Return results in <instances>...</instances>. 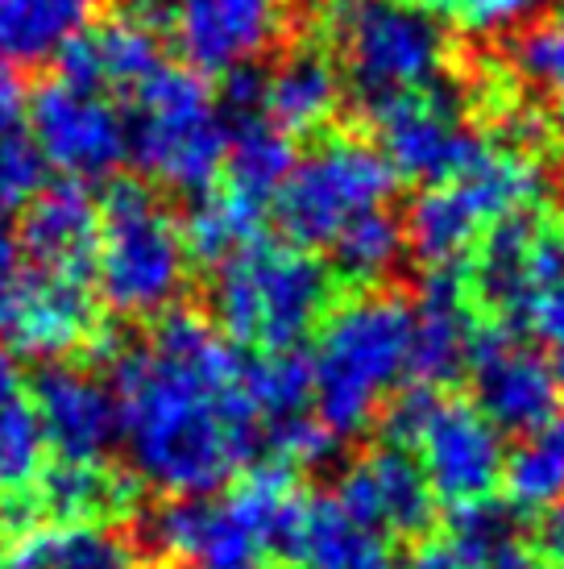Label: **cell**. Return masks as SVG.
<instances>
[{
    "label": "cell",
    "mask_w": 564,
    "mask_h": 569,
    "mask_svg": "<svg viewBox=\"0 0 564 569\" xmlns=\"http://www.w3.org/2000/svg\"><path fill=\"white\" fill-rule=\"evenodd\" d=\"M109 375L129 461L171 499L229 487L262 445L245 358L195 312H162L150 341L112 353Z\"/></svg>",
    "instance_id": "cell-1"
},
{
    "label": "cell",
    "mask_w": 564,
    "mask_h": 569,
    "mask_svg": "<svg viewBox=\"0 0 564 569\" xmlns=\"http://www.w3.org/2000/svg\"><path fill=\"white\" fill-rule=\"evenodd\" d=\"M299 503L295 470L282 461L250 466L229 482L224 499L179 495L145 520L158 557L183 569H262Z\"/></svg>",
    "instance_id": "cell-2"
},
{
    "label": "cell",
    "mask_w": 564,
    "mask_h": 569,
    "mask_svg": "<svg viewBox=\"0 0 564 569\" xmlns=\"http://www.w3.org/2000/svg\"><path fill=\"white\" fill-rule=\"evenodd\" d=\"M411 303L399 296H357L324 317L312 366V408L345 441L374 425L386 396L407 382Z\"/></svg>",
    "instance_id": "cell-3"
},
{
    "label": "cell",
    "mask_w": 564,
    "mask_h": 569,
    "mask_svg": "<svg viewBox=\"0 0 564 569\" xmlns=\"http://www.w3.org/2000/svg\"><path fill=\"white\" fill-rule=\"evenodd\" d=\"M332 300V270L303 246L253 238L224 258L212 279V317L236 349H299L324 320Z\"/></svg>",
    "instance_id": "cell-4"
},
{
    "label": "cell",
    "mask_w": 564,
    "mask_h": 569,
    "mask_svg": "<svg viewBox=\"0 0 564 569\" xmlns=\"http://www.w3.org/2000/svg\"><path fill=\"white\" fill-rule=\"evenodd\" d=\"M548 196V171L515 146H477L465 167L444 183L423 188L407 212V246L427 267H461L490 224L532 212Z\"/></svg>",
    "instance_id": "cell-5"
},
{
    "label": "cell",
    "mask_w": 564,
    "mask_h": 569,
    "mask_svg": "<svg viewBox=\"0 0 564 569\" xmlns=\"http://www.w3.org/2000/svg\"><path fill=\"white\" fill-rule=\"evenodd\" d=\"M188 250L179 224L141 183H112L100 200L95 296L117 317H162L188 287Z\"/></svg>",
    "instance_id": "cell-6"
},
{
    "label": "cell",
    "mask_w": 564,
    "mask_h": 569,
    "mask_svg": "<svg viewBox=\"0 0 564 569\" xmlns=\"http://www.w3.org/2000/svg\"><path fill=\"white\" fill-rule=\"evenodd\" d=\"M129 159L158 188L200 196L216 183L229 150V117L220 112L216 92L191 67L162 63L133 92Z\"/></svg>",
    "instance_id": "cell-7"
},
{
    "label": "cell",
    "mask_w": 564,
    "mask_h": 569,
    "mask_svg": "<svg viewBox=\"0 0 564 569\" xmlns=\"http://www.w3.org/2000/svg\"><path fill=\"white\" fill-rule=\"evenodd\" d=\"M477 291L506 325L532 332L564 387V224L535 221V212L490 224L477 253Z\"/></svg>",
    "instance_id": "cell-8"
},
{
    "label": "cell",
    "mask_w": 564,
    "mask_h": 569,
    "mask_svg": "<svg viewBox=\"0 0 564 569\" xmlns=\"http://www.w3.org/2000/svg\"><path fill=\"white\" fill-rule=\"evenodd\" d=\"M336 42L349 83L370 112L436 83L449 54L440 21L415 0H345L336 9Z\"/></svg>",
    "instance_id": "cell-9"
},
{
    "label": "cell",
    "mask_w": 564,
    "mask_h": 569,
    "mask_svg": "<svg viewBox=\"0 0 564 569\" xmlns=\"http://www.w3.org/2000/svg\"><path fill=\"white\" fill-rule=\"evenodd\" d=\"M394 445H411L436 503L470 507L490 499L502 482V432L477 411L473 399L411 391L391 411Z\"/></svg>",
    "instance_id": "cell-10"
},
{
    "label": "cell",
    "mask_w": 564,
    "mask_h": 569,
    "mask_svg": "<svg viewBox=\"0 0 564 569\" xmlns=\"http://www.w3.org/2000/svg\"><path fill=\"white\" fill-rule=\"evenodd\" d=\"M394 183L399 179L377 146L361 138H329L295 159L274 196L282 238L303 250H320L357 217L386 208Z\"/></svg>",
    "instance_id": "cell-11"
},
{
    "label": "cell",
    "mask_w": 564,
    "mask_h": 569,
    "mask_svg": "<svg viewBox=\"0 0 564 569\" xmlns=\"http://www.w3.org/2000/svg\"><path fill=\"white\" fill-rule=\"evenodd\" d=\"M0 341L9 353L63 362L100 341V300L83 274L21 267L0 283Z\"/></svg>",
    "instance_id": "cell-12"
},
{
    "label": "cell",
    "mask_w": 564,
    "mask_h": 569,
    "mask_svg": "<svg viewBox=\"0 0 564 569\" xmlns=\"http://www.w3.org/2000/svg\"><path fill=\"white\" fill-rule=\"evenodd\" d=\"M26 117L42 162L67 179H109L129 159V121L104 100V92L50 80L26 100Z\"/></svg>",
    "instance_id": "cell-13"
},
{
    "label": "cell",
    "mask_w": 564,
    "mask_h": 569,
    "mask_svg": "<svg viewBox=\"0 0 564 569\" xmlns=\"http://www.w3.org/2000/svg\"><path fill=\"white\" fill-rule=\"evenodd\" d=\"M158 30L171 33L191 71L253 63L279 38L286 0H133Z\"/></svg>",
    "instance_id": "cell-14"
},
{
    "label": "cell",
    "mask_w": 564,
    "mask_h": 569,
    "mask_svg": "<svg viewBox=\"0 0 564 569\" xmlns=\"http://www.w3.org/2000/svg\"><path fill=\"white\" fill-rule=\"evenodd\" d=\"M382 129V154L391 162L394 179L411 183H444L477 154V138L465 129L461 100L444 83H427L420 92L394 96L382 109H374Z\"/></svg>",
    "instance_id": "cell-15"
},
{
    "label": "cell",
    "mask_w": 564,
    "mask_h": 569,
    "mask_svg": "<svg viewBox=\"0 0 564 569\" xmlns=\"http://www.w3.org/2000/svg\"><path fill=\"white\" fill-rule=\"evenodd\" d=\"M465 366L473 375V403L498 432H532L561 408V379L548 358L506 325L473 332Z\"/></svg>",
    "instance_id": "cell-16"
},
{
    "label": "cell",
    "mask_w": 564,
    "mask_h": 569,
    "mask_svg": "<svg viewBox=\"0 0 564 569\" xmlns=\"http://www.w3.org/2000/svg\"><path fill=\"white\" fill-rule=\"evenodd\" d=\"M332 499L382 537H423L436 523V495L407 445H386L349 466Z\"/></svg>",
    "instance_id": "cell-17"
},
{
    "label": "cell",
    "mask_w": 564,
    "mask_h": 569,
    "mask_svg": "<svg viewBox=\"0 0 564 569\" xmlns=\"http://www.w3.org/2000/svg\"><path fill=\"white\" fill-rule=\"evenodd\" d=\"M30 403L59 458L104 461L121 445V403L112 387L79 366L50 362L38 370Z\"/></svg>",
    "instance_id": "cell-18"
},
{
    "label": "cell",
    "mask_w": 564,
    "mask_h": 569,
    "mask_svg": "<svg viewBox=\"0 0 564 569\" xmlns=\"http://www.w3.org/2000/svg\"><path fill=\"white\" fill-rule=\"evenodd\" d=\"M54 63H59V80L75 83V88L138 92L141 83L167 63V50H162V33L154 21L129 4L125 13L92 21L79 38H71L54 54Z\"/></svg>",
    "instance_id": "cell-19"
},
{
    "label": "cell",
    "mask_w": 564,
    "mask_h": 569,
    "mask_svg": "<svg viewBox=\"0 0 564 569\" xmlns=\"http://www.w3.org/2000/svg\"><path fill=\"white\" fill-rule=\"evenodd\" d=\"M470 279L461 267H427L420 308H411L407 382L420 391H440L465 370L470 358Z\"/></svg>",
    "instance_id": "cell-20"
},
{
    "label": "cell",
    "mask_w": 564,
    "mask_h": 569,
    "mask_svg": "<svg viewBox=\"0 0 564 569\" xmlns=\"http://www.w3.org/2000/svg\"><path fill=\"white\" fill-rule=\"evenodd\" d=\"M95 233H100V200L88 183L63 174L59 183H42L26 200V212L17 224V246H21V258H30L33 267L88 279L95 258Z\"/></svg>",
    "instance_id": "cell-21"
},
{
    "label": "cell",
    "mask_w": 564,
    "mask_h": 569,
    "mask_svg": "<svg viewBox=\"0 0 564 569\" xmlns=\"http://www.w3.org/2000/svg\"><path fill=\"white\" fill-rule=\"evenodd\" d=\"M274 553L295 569H403L391 540L361 528L332 495H299Z\"/></svg>",
    "instance_id": "cell-22"
},
{
    "label": "cell",
    "mask_w": 564,
    "mask_h": 569,
    "mask_svg": "<svg viewBox=\"0 0 564 569\" xmlns=\"http://www.w3.org/2000/svg\"><path fill=\"white\" fill-rule=\"evenodd\" d=\"M4 569H138V545L112 523H30L4 553Z\"/></svg>",
    "instance_id": "cell-23"
},
{
    "label": "cell",
    "mask_w": 564,
    "mask_h": 569,
    "mask_svg": "<svg viewBox=\"0 0 564 569\" xmlns=\"http://www.w3.org/2000/svg\"><path fill=\"white\" fill-rule=\"evenodd\" d=\"M138 487L104 461H67L47 466L30 490L33 516L54 523H109L133 507Z\"/></svg>",
    "instance_id": "cell-24"
},
{
    "label": "cell",
    "mask_w": 564,
    "mask_h": 569,
    "mask_svg": "<svg viewBox=\"0 0 564 569\" xmlns=\"http://www.w3.org/2000/svg\"><path fill=\"white\" fill-rule=\"evenodd\" d=\"M104 0H0V59L13 67L54 63V54L100 17Z\"/></svg>",
    "instance_id": "cell-25"
},
{
    "label": "cell",
    "mask_w": 564,
    "mask_h": 569,
    "mask_svg": "<svg viewBox=\"0 0 564 569\" xmlns=\"http://www.w3.org/2000/svg\"><path fill=\"white\" fill-rule=\"evenodd\" d=\"M341 109V71L315 50H299L266 76L262 117L282 133H320Z\"/></svg>",
    "instance_id": "cell-26"
},
{
    "label": "cell",
    "mask_w": 564,
    "mask_h": 569,
    "mask_svg": "<svg viewBox=\"0 0 564 569\" xmlns=\"http://www.w3.org/2000/svg\"><path fill=\"white\" fill-rule=\"evenodd\" d=\"M295 167V146L291 133H282L266 117H250L229 126V150H224V188L236 191L241 200H250L266 212L274 204L279 188Z\"/></svg>",
    "instance_id": "cell-27"
},
{
    "label": "cell",
    "mask_w": 564,
    "mask_h": 569,
    "mask_svg": "<svg viewBox=\"0 0 564 569\" xmlns=\"http://www.w3.org/2000/svg\"><path fill=\"white\" fill-rule=\"evenodd\" d=\"M498 487H506L515 511H548L564 503V408L523 432V445L502 461Z\"/></svg>",
    "instance_id": "cell-28"
},
{
    "label": "cell",
    "mask_w": 564,
    "mask_h": 569,
    "mask_svg": "<svg viewBox=\"0 0 564 569\" xmlns=\"http://www.w3.org/2000/svg\"><path fill=\"white\" fill-rule=\"evenodd\" d=\"M258 224H262V208L241 200L236 191H200L191 200L188 217L179 224V238L188 250V262L200 267H220L224 258H233L236 250H245L258 238Z\"/></svg>",
    "instance_id": "cell-29"
},
{
    "label": "cell",
    "mask_w": 564,
    "mask_h": 569,
    "mask_svg": "<svg viewBox=\"0 0 564 569\" xmlns=\"http://www.w3.org/2000/svg\"><path fill=\"white\" fill-rule=\"evenodd\" d=\"M329 250L336 274H345L349 283H377V279H386L403 262L407 233H403L399 217H391L386 208H377V212H365L353 224H345L329 241Z\"/></svg>",
    "instance_id": "cell-30"
},
{
    "label": "cell",
    "mask_w": 564,
    "mask_h": 569,
    "mask_svg": "<svg viewBox=\"0 0 564 569\" xmlns=\"http://www.w3.org/2000/svg\"><path fill=\"white\" fill-rule=\"evenodd\" d=\"M245 396H250L258 425H279L286 416L312 411V366L299 349H274L258 362H245Z\"/></svg>",
    "instance_id": "cell-31"
},
{
    "label": "cell",
    "mask_w": 564,
    "mask_h": 569,
    "mask_svg": "<svg viewBox=\"0 0 564 569\" xmlns=\"http://www.w3.org/2000/svg\"><path fill=\"white\" fill-rule=\"evenodd\" d=\"M47 432L30 399H13L0 408V499L30 495L38 475L47 470Z\"/></svg>",
    "instance_id": "cell-32"
},
{
    "label": "cell",
    "mask_w": 564,
    "mask_h": 569,
    "mask_svg": "<svg viewBox=\"0 0 564 569\" xmlns=\"http://www.w3.org/2000/svg\"><path fill=\"white\" fill-rule=\"evenodd\" d=\"M515 71L540 100H548L564 117V17L535 21L518 33Z\"/></svg>",
    "instance_id": "cell-33"
},
{
    "label": "cell",
    "mask_w": 564,
    "mask_h": 569,
    "mask_svg": "<svg viewBox=\"0 0 564 569\" xmlns=\"http://www.w3.org/2000/svg\"><path fill=\"white\" fill-rule=\"evenodd\" d=\"M262 437L270 441L274 458H279L286 470H299V466H303V470H315V466H324V461L336 458V449H341V437H336L315 411H299V416H286L279 425H266Z\"/></svg>",
    "instance_id": "cell-34"
},
{
    "label": "cell",
    "mask_w": 564,
    "mask_h": 569,
    "mask_svg": "<svg viewBox=\"0 0 564 569\" xmlns=\"http://www.w3.org/2000/svg\"><path fill=\"white\" fill-rule=\"evenodd\" d=\"M42 183H47V162L30 142V133L4 129L0 133V212L21 208Z\"/></svg>",
    "instance_id": "cell-35"
},
{
    "label": "cell",
    "mask_w": 564,
    "mask_h": 569,
    "mask_svg": "<svg viewBox=\"0 0 564 569\" xmlns=\"http://www.w3.org/2000/svg\"><path fill=\"white\" fill-rule=\"evenodd\" d=\"M515 537V523H511V511H502L494 499H482V503L470 507H453V545L465 549L470 557L486 561L498 545Z\"/></svg>",
    "instance_id": "cell-36"
},
{
    "label": "cell",
    "mask_w": 564,
    "mask_h": 569,
    "mask_svg": "<svg viewBox=\"0 0 564 569\" xmlns=\"http://www.w3.org/2000/svg\"><path fill=\"white\" fill-rule=\"evenodd\" d=\"M420 9L453 17L465 33H506L535 9V0H415Z\"/></svg>",
    "instance_id": "cell-37"
},
{
    "label": "cell",
    "mask_w": 564,
    "mask_h": 569,
    "mask_svg": "<svg viewBox=\"0 0 564 569\" xmlns=\"http://www.w3.org/2000/svg\"><path fill=\"white\" fill-rule=\"evenodd\" d=\"M216 104H220V112L229 117V126L250 121V117H262V104H266V71H258L253 63L229 67Z\"/></svg>",
    "instance_id": "cell-38"
},
{
    "label": "cell",
    "mask_w": 564,
    "mask_h": 569,
    "mask_svg": "<svg viewBox=\"0 0 564 569\" xmlns=\"http://www.w3.org/2000/svg\"><path fill=\"white\" fill-rule=\"evenodd\" d=\"M26 100H30V92H26L21 71H17L9 59H0V133L21 126V117H26Z\"/></svg>",
    "instance_id": "cell-39"
},
{
    "label": "cell",
    "mask_w": 564,
    "mask_h": 569,
    "mask_svg": "<svg viewBox=\"0 0 564 569\" xmlns=\"http://www.w3.org/2000/svg\"><path fill=\"white\" fill-rule=\"evenodd\" d=\"M407 569H486L477 557H470L465 549H456L453 540H432L423 545L420 553L411 557Z\"/></svg>",
    "instance_id": "cell-40"
},
{
    "label": "cell",
    "mask_w": 564,
    "mask_h": 569,
    "mask_svg": "<svg viewBox=\"0 0 564 569\" xmlns=\"http://www.w3.org/2000/svg\"><path fill=\"white\" fill-rule=\"evenodd\" d=\"M540 557L552 569H564V503L548 507L540 520Z\"/></svg>",
    "instance_id": "cell-41"
},
{
    "label": "cell",
    "mask_w": 564,
    "mask_h": 569,
    "mask_svg": "<svg viewBox=\"0 0 564 569\" xmlns=\"http://www.w3.org/2000/svg\"><path fill=\"white\" fill-rule=\"evenodd\" d=\"M482 566L486 569H552L544 557L535 553V549H527V545H518L515 537L506 540V545H498Z\"/></svg>",
    "instance_id": "cell-42"
},
{
    "label": "cell",
    "mask_w": 564,
    "mask_h": 569,
    "mask_svg": "<svg viewBox=\"0 0 564 569\" xmlns=\"http://www.w3.org/2000/svg\"><path fill=\"white\" fill-rule=\"evenodd\" d=\"M21 270V246H17V229L9 224V217L0 212V283L13 279Z\"/></svg>",
    "instance_id": "cell-43"
},
{
    "label": "cell",
    "mask_w": 564,
    "mask_h": 569,
    "mask_svg": "<svg viewBox=\"0 0 564 569\" xmlns=\"http://www.w3.org/2000/svg\"><path fill=\"white\" fill-rule=\"evenodd\" d=\"M13 399H21V366L9 349L0 346V408L13 403Z\"/></svg>",
    "instance_id": "cell-44"
},
{
    "label": "cell",
    "mask_w": 564,
    "mask_h": 569,
    "mask_svg": "<svg viewBox=\"0 0 564 569\" xmlns=\"http://www.w3.org/2000/svg\"><path fill=\"white\" fill-rule=\"evenodd\" d=\"M0 569H4V540H0Z\"/></svg>",
    "instance_id": "cell-45"
}]
</instances>
